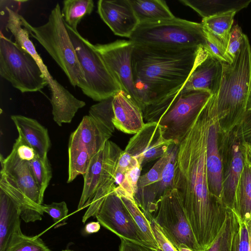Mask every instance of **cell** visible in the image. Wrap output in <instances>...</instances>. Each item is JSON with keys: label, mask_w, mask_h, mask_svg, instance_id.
I'll return each mask as SVG.
<instances>
[{"label": "cell", "mask_w": 251, "mask_h": 251, "mask_svg": "<svg viewBox=\"0 0 251 251\" xmlns=\"http://www.w3.org/2000/svg\"><path fill=\"white\" fill-rule=\"evenodd\" d=\"M178 250V251H194L184 244L180 245Z\"/></svg>", "instance_id": "53"}, {"label": "cell", "mask_w": 251, "mask_h": 251, "mask_svg": "<svg viewBox=\"0 0 251 251\" xmlns=\"http://www.w3.org/2000/svg\"><path fill=\"white\" fill-rule=\"evenodd\" d=\"M49 87L54 121L59 126L70 123L77 111L85 106L86 103L76 98L56 79Z\"/></svg>", "instance_id": "22"}, {"label": "cell", "mask_w": 251, "mask_h": 251, "mask_svg": "<svg viewBox=\"0 0 251 251\" xmlns=\"http://www.w3.org/2000/svg\"><path fill=\"white\" fill-rule=\"evenodd\" d=\"M62 251H73L65 250H62Z\"/></svg>", "instance_id": "54"}, {"label": "cell", "mask_w": 251, "mask_h": 251, "mask_svg": "<svg viewBox=\"0 0 251 251\" xmlns=\"http://www.w3.org/2000/svg\"><path fill=\"white\" fill-rule=\"evenodd\" d=\"M0 75L22 93L40 91L48 80L35 59L1 34Z\"/></svg>", "instance_id": "7"}, {"label": "cell", "mask_w": 251, "mask_h": 251, "mask_svg": "<svg viewBox=\"0 0 251 251\" xmlns=\"http://www.w3.org/2000/svg\"><path fill=\"white\" fill-rule=\"evenodd\" d=\"M209 111L205 104L178 142L174 188L179 192L185 212L201 251L214 240L228 208L209 191L206 143Z\"/></svg>", "instance_id": "1"}, {"label": "cell", "mask_w": 251, "mask_h": 251, "mask_svg": "<svg viewBox=\"0 0 251 251\" xmlns=\"http://www.w3.org/2000/svg\"><path fill=\"white\" fill-rule=\"evenodd\" d=\"M242 144L244 148L245 160L251 171V148L243 142Z\"/></svg>", "instance_id": "49"}, {"label": "cell", "mask_w": 251, "mask_h": 251, "mask_svg": "<svg viewBox=\"0 0 251 251\" xmlns=\"http://www.w3.org/2000/svg\"><path fill=\"white\" fill-rule=\"evenodd\" d=\"M246 224L249 235V241H250V246H249V251H251V219L249 220L246 222H244Z\"/></svg>", "instance_id": "52"}, {"label": "cell", "mask_w": 251, "mask_h": 251, "mask_svg": "<svg viewBox=\"0 0 251 251\" xmlns=\"http://www.w3.org/2000/svg\"><path fill=\"white\" fill-rule=\"evenodd\" d=\"M96 218L100 225L120 238L149 246L129 211L115 191L106 198Z\"/></svg>", "instance_id": "12"}, {"label": "cell", "mask_w": 251, "mask_h": 251, "mask_svg": "<svg viewBox=\"0 0 251 251\" xmlns=\"http://www.w3.org/2000/svg\"><path fill=\"white\" fill-rule=\"evenodd\" d=\"M239 224L237 228L233 241L232 251H239Z\"/></svg>", "instance_id": "50"}, {"label": "cell", "mask_w": 251, "mask_h": 251, "mask_svg": "<svg viewBox=\"0 0 251 251\" xmlns=\"http://www.w3.org/2000/svg\"><path fill=\"white\" fill-rule=\"evenodd\" d=\"M13 148L15 149L18 157L24 161L29 162L38 155L34 150L19 133Z\"/></svg>", "instance_id": "41"}, {"label": "cell", "mask_w": 251, "mask_h": 251, "mask_svg": "<svg viewBox=\"0 0 251 251\" xmlns=\"http://www.w3.org/2000/svg\"><path fill=\"white\" fill-rule=\"evenodd\" d=\"M129 40L134 44L171 49L204 47L206 39L203 25L176 18L139 24Z\"/></svg>", "instance_id": "5"}, {"label": "cell", "mask_w": 251, "mask_h": 251, "mask_svg": "<svg viewBox=\"0 0 251 251\" xmlns=\"http://www.w3.org/2000/svg\"><path fill=\"white\" fill-rule=\"evenodd\" d=\"M18 133L34 150L37 154L43 157L48 154L51 141L48 129L36 120L20 115L11 116Z\"/></svg>", "instance_id": "23"}, {"label": "cell", "mask_w": 251, "mask_h": 251, "mask_svg": "<svg viewBox=\"0 0 251 251\" xmlns=\"http://www.w3.org/2000/svg\"><path fill=\"white\" fill-rule=\"evenodd\" d=\"M220 149L222 166L221 201L233 210L237 185L245 164L244 148L236 127L229 132L221 131Z\"/></svg>", "instance_id": "10"}, {"label": "cell", "mask_w": 251, "mask_h": 251, "mask_svg": "<svg viewBox=\"0 0 251 251\" xmlns=\"http://www.w3.org/2000/svg\"><path fill=\"white\" fill-rule=\"evenodd\" d=\"M7 19L6 27L13 35L15 43L27 51L35 59L46 77L48 81L52 76L50 74L47 66L44 63L41 56L36 51L32 42L28 27V23L18 12L14 9L6 7Z\"/></svg>", "instance_id": "25"}, {"label": "cell", "mask_w": 251, "mask_h": 251, "mask_svg": "<svg viewBox=\"0 0 251 251\" xmlns=\"http://www.w3.org/2000/svg\"><path fill=\"white\" fill-rule=\"evenodd\" d=\"M0 189L3 191L18 206L21 218L25 222L42 219L41 206L33 202L3 173L0 172Z\"/></svg>", "instance_id": "26"}, {"label": "cell", "mask_w": 251, "mask_h": 251, "mask_svg": "<svg viewBox=\"0 0 251 251\" xmlns=\"http://www.w3.org/2000/svg\"><path fill=\"white\" fill-rule=\"evenodd\" d=\"M68 157L67 183H70L78 175L86 173L92 157L86 150L74 147H68Z\"/></svg>", "instance_id": "35"}, {"label": "cell", "mask_w": 251, "mask_h": 251, "mask_svg": "<svg viewBox=\"0 0 251 251\" xmlns=\"http://www.w3.org/2000/svg\"><path fill=\"white\" fill-rule=\"evenodd\" d=\"M211 96L202 90H181L158 122L164 138L178 142Z\"/></svg>", "instance_id": "9"}, {"label": "cell", "mask_w": 251, "mask_h": 251, "mask_svg": "<svg viewBox=\"0 0 251 251\" xmlns=\"http://www.w3.org/2000/svg\"><path fill=\"white\" fill-rule=\"evenodd\" d=\"M114 130L97 123L89 115H85L70 135L68 147L84 149L93 157L103 148Z\"/></svg>", "instance_id": "19"}, {"label": "cell", "mask_w": 251, "mask_h": 251, "mask_svg": "<svg viewBox=\"0 0 251 251\" xmlns=\"http://www.w3.org/2000/svg\"><path fill=\"white\" fill-rule=\"evenodd\" d=\"M209 122L206 143V167L210 192L221 200L222 193V160L220 149L221 129L216 114L207 101Z\"/></svg>", "instance_id": "18"}, {"label": "cell", "mask_w": 251, "mask_h": 251, "mask_svg": "<svg viewBox=\"0 0 251 251\" xmlns=\"http://www.w3.org/2000/svg\"><path fill=\"white\" fill-rule=\"evenodd\" d=\"M142 167L140 164L126 171L125 173L126 177L131 185L134 192V195L137 191V185L141 174Z\"/></svg>", "instance_id": "47"}, {"label": "cell", "mask_w": 251, "mask_h": 251, "mask_svg": "<svg viewBox=\"0 0 251 251\" xmlns=\"http://www.w3.org/2000/svg\"><path fill=\"white\" fill-rule=\"evenodd\" d=\"M237 12L230 11L202 19L203 29L214 37L226 49L234 17Z\"/></svg>", "instance_id": "30"}, {"label": "cell", "mask_w": 251, "mask_h": 251, "mask_svg": "<svg viewBox=\"0 0 251 251\" xmlns=\"http://www.w3.org/2000/svg\"><path fill=\"white\" fill-rule=\"evenodd\" d=\"M43 212L48 213L52 219L55 227L66 224L68 214V208L64 201L53 202L49 204H42Z\"/></svg>", "instance_id": "38"}, {"label": "cell", "mask_w": 251, "mask_h": 251, "mask_svg": "<svg viewBox=\"0 0 251 251\" xmlns=\"http://www.w3.org/2000/svg\"><path fill=\"white\" fill-rule=\"evenodd\" d=\"M123 151L116 144L108 140L103 148L92 157L83 176L84 185L78 210L90 205L101 177L110 168L117 165Z\"/></svg>", "instance_id": "15"}, {"label": "cell", "mask_w": 251, "mask_h": 251, "mask_svg": "<svg viewBox=\"0 0 251 251\" xmlns=\"http://www.w3.org/2000/svg\"><path fill=\"white\" fill-rule=\"evenodd\" d=\"M222 62L201 47L198 62L181 90H202L214 95L222 76Z\"/></svg>", "instance_id": "17"}, {"label": "cell", "mask_w": 251, "mask_h": 251, "mask_svg": "<svg viewBox=\"0 0 251 251\" xmlns=\"http://www.w3.org/2000/svg\"><path fill=\"white\" fill-rule=\"evenodd\" d=\"M169 150L147 173L140 176L138 182L134 200L149 221L153 217L152 214L156 212L159 201L165 192L173 188L172 180L162 175L168 161Z\"/></svg>", "instance_id": "13"}, {"label": "cell", "mask_w": 251, "mask_h": 251, "mask_svg": "<svg viewBox=\"0 0 251 251\" xmlns=\"http://www.w3.org/2000/svg\"><path fill=\"white\" fill-rule=\"evenodd\" d=\"M150 221L153 234L159 246V250L160 251H178L165 236L152 218Z\"/></svg>", "instance_id": "42"}, {"label": "cell", "mask_w": 251, "mask_h": 251, "mask_svg": "<svg viewBox=\"0 0 251 251\" xmlns=\"http://www.w3.org/2000/svg\"><path fill=\"white\" fill-rule=\"evenodd\" d=\"M206 44L203 47L208 52L222 63H231L232 61L226 55V49L211 34L204 29Z\"/></svg>", "instance_id": "39"}, {"label": "cell", "mask_w": 251, "mask_h": 251, "mask_svg": "<svg viewBox=\"0 0 251 251\" xmlns=\"http://www.w3.org/2000/svg\"><path fill=\"white\" fill-rule=\"evenodd\" d=\"M0 172L10 179L35 204L41 206L40 192L32 175L28 162L21 159L13 148L10 154L3 158L1 155Z\"/></svg>", "instance_id": "20"}, {"label": "cell", "mask_w": 251, "mask_h": 251, "mask_svg": "<svg viewBox=\"0 0 251 251\" xmlns=\"http://www.w3.org/2000/svg\"><path fill=\"white\" fill-rule=\"evenodd\" d=\"M94 46L120 85L121 90L141 108L132 68L134 44L129 40H117L105 44H97Z\"/></svg>", "instance_id": "11"}, {"label": "cell", "mask_w": 251, "mask_h": 251, "mask_svg": "<svg viewBox=\"0 0 251 251\" xmlns=\"http://www.w3.org/2000/svg\"><path fill=\"white\" fill-rule=\"evenodd\" d=\"M139 24L157 22L173 19L166 2L162 0H129Z\"/></svg>", "instance_id": "28"}, {"label": "cell", "mask_w": 251, "mask_h": 251, "mask_svg": "<svg viewBox=\"0 0 251 251\" xmlns=\"http://www.w3.org/2000/svg\"><path fill=\"white\" fill-rule=\"evenodd\" d=\"M239 251H249L250 246L249 235L246 224L245 223L240 221H239Z\"/></svg>", "instance_id": "46"}, {"label": "cell", "mask_w": 251, "mask_h": 251, "mask_svg": "<svg viewBox=\"0 0 251 251\" xmlns=\"http://www.w3.org/2000/svg\"><path fill=\"white\" fill-rule=\"evenodd\" d=\"M239 226L237 217L228 208L225 222L211 245L204 251H232L235 231Z\"/></svg>", "instance_id": "31"}, {"label": "cell", "mask_w": 251, "mask_h": 251, "mask_svg": "<svg viewBox=\"0 0 251 251\" xmlns=\"http://www.w3.org/2000/svg\"><path fill=\"white\" fill-rule=\"evenodd\" d=\"M200 48L134 44L132 68L142 111L162 103H173L198 62Z\"/></svg>", "instance_id": "2"}, {"label": "cell", "mask_w": 251, "mask_h": 251, "mask_svg": "<svg viewBox=\"0 0 251 251\" xmlns=\"http://www.w3.org/2000/svg\"><path fill=\"white\" fill-rule=\"evenodd\" d=\"M97 12L114 34L129 38L139 23L129 0H100Z\"/></svg>", "instance_id": "16"}, {"label": "cell", "mask_w": 251, "mask_h": 251, "mask_svg": "<svg viewBox=\"0 0 251 251\" xmlns=\"http://www.w3.org/2000/svg\"><path fill=\"white\" fill-rule=\"evenodd\" d=\"M119 251H160L149 246L121 238Z\"/></svg>", "instance_id": "45"}, {"label": "cell", "mask_w": 251, "mask_h": 251, "mask_svg": "<svg viewBox=\"0 0 251 251\" xmlns=\"http://www.w3.org/2000/svg\"><path fill=\"white\" fill-rule=\"evenodd\" d=\"M236 127L242 142L251 148V116L245 115L241 124Z\"/></svg>", "instance_id": "43"}, {"label": "cell", "mask_w": 251, "mask_h": 251, "mask_svg": "<svg viewBox=\"0 0 251 251\" xmlns=\"http://www.w3.org/2000/svg\"><path fill=\"white\" fill-rule=\"evenodd\" d=\"M138 164H140L136 158L123 151L119 158L116 169L126 173Z\"/></svg>", "instance_id": "44"}, {"label": "cell", "mask_w": 251, "mask_h": 251, "mask_svg": "<svg viewBox=\"0 0 251 251\" xmlns=\"http://www.w3.org/2000/svg\"><path fill=\"white\" fill-rule=\"evenodd\" d=\"M129 211L135 222L143 234L150 247L159 250V246L151 226L150 221L136 203L134 197L119 196Z\"/></svg>", "instance_id": "33"}, {"label": "cell", "mask_w": 251, "mask_h": 251, "mask_svg": "<svg viewBox=\"0 0 251 251\" xmlns=\"http://www.w3.org/2000/svg\"><path fill=\"white\" fill-rule=\"evenodd\" d=\"M31 37L46 50L64 72L70 83L83 89L85 79L71 40L60 5L57 3L44 25L33 26L28 25Z\"/></svg>", "instance_id": "4"}, {"label": "cell", "mask_w": 251, "mask_h": 251, "mask_svg": "<svg viewBox=\"0 0 251 251\" xmlns=\"http://www.w3.org/2000/svg\"><path fill=\"white\" fill-rule=\"evenodd\" d=\"M219 88L208 100L220 129L229 132L242 122L251 94V48L245 34L240 50L231 63H222Z\"/></svg>", "instance_id": "3"}, {"label": "cell", "mask_w": 251, "mask_h": 251, "mask_svg": "<svg viewBox=\"0 0 251 251\" xmlns=\"http://www.w3.org/2000/svg\"><path fill=\"white\" fill-rule=\"evenodd\" d=\"M18 206L0 189V251H6L14 237L22 231Z\"/></svg>", "instance_id": "24"}, {"label": "cell", "mask_w": 251, "mask_h": 251, "mask_svg": "<svg viewBox=\"0 0 251 251\" xmlns=\"http://www.w3.org/2000/svg\"><path fill=\"white\" fill-rule=\"evenodd\" d=\"M179 1L205 19L230 11L237 12L247 7L251 0H180Z\"/></svg>", "instance_id": "27"}, {"label": "cell", "mask_w": 251, "mask_h": 251, "mask_svg": "<svg viewBox=\"0 0 251 251\" xmlns=\"http://www.w3.org/2000/svg\"><path fill=\"white\" fill-rule=\"evenodd\" d=\"M232 211L241 222H246L251 219V171L245 160L237 185Z\"/></svg>", "instance_id": "29"}, {"label": "cell", "mask_w": 251, "mask_h": 251, "mask_svg": "<svg viewBox=\"0 0 251 251\" xmlns=\"http://www.w3.org/2000/svg\"><path fill=\"white\" fill-rule=\"evenodd\" d=\"M32 175L39 188L40 200L43 203L45 192L52 177V171L48 156L37 155L28 162Z\"/></svg>", "instance_id": "34"}, {"label": "cell", "mask_w": 251, "mask_h": 251, "mask_svg": "<svg viewBox=\"0 0 251 251\" xmlns=\"http://www.w3.org/2000/svg\"><path fill=\"white\" fill-rule=\"evenodd\" d=\"M6 251H51L39 236H28L21 231L14 237Z\"/></svg>", "instance_id": "36"}, {"label": "cell", "mask_w": 251, "mask_h": 251, "mask_svg": "<svg viewBox=\"0 0 251 251\" xmlns=\"http://www.w3.org/2000/svg\"><path fill=\"white\" fill-rule=\"evenodd\" d=\"M100 228V224L98 222H91L87 223L84 227V232L88 234L98 232Z\"/></svg>", "instance_id": "48"}, {"label": "cell", "mask_w": 251, "mask_h": 251, "mask_svg": "<svg viewBox=\"0 0 251 251\" xmlns=\"http://www.w3.org/2000/svg\"><path fill=\"white\" fill-rule=\"evenodd\" d=\"M63 3L61 13L64 20L74 30H77L81 20L90 15L94 7V2L92 0H65Z\"/></svg>", "instance_id": "32"}, {"label": "cell", "mask_w": 251, "mask_h": 251, "mask_svg": "<svg viewBox=\"0 0 251 251\" xmlns=\"http://www.w3.org/2000/svg\"><path fill=\"white\" fill-rule=\"evenodd\" d=\"M156 213L153 219L176 248L178 250L180 245L184 244L194 251H201L176 189L172 188L165 192Z\"/></svg>", "instance_id": "8"}, {"label": "cell", "mask_w": 251, "mask_h": 251, "mask_svg": "<svg viewBox=\"0 0 251 251\" xmlns=\"http://www.w3.org/2000/svg\"><path fill=\"white\" fill-rule=\"evenodd\" d=\"M245 115L251 116V94L248 100Z\"/></svg>", "instance_id": "51"}, {"label": "cell", "mask_w": 251, "mask_h": 251, "mask_svg": "<svg viewBox=\"0 0 251 251\" xmlns=\"http://www.w3.org/2000/svg\"><path fill=\"white\" fill-rule=\"evenodd\" d=\"M244 34L238 24L233 25L231 29L226 53L233 61L241 47Z\"/></svg>", "instance_id": "40"}, {"label": "cell", "mask_w": 251, "mask_h": 251, "mask_svg": "<svg viewBox=\"0 0 251 251\" xmlns=\"http://www.w3.org/2000/svg\"><path fill=\"white\" fill-rule=\"evenodd\" d=\"M175 143L178 142L164 138L162 126L158 122H149L130 139L124 151L136 158L143 167L163 156Z\"/></svg>", "instance_id": "14"}, {"label": "cell", "mask_w": 251, "mask_h": 251, "mask_svg": "<svg viewBox=\"0 0 251 251\" xmlns=\"http://www.w3.org/2000/svg\"><path fill=\"white\" fill-rule=\"evenodd\" d=\"M113 118L112 122L118 130L135 134L144 127L143 114L140 107L123 91L112 97Z\"/></svg>", "instance_id": "21"}, {"label": "cell", "mask_w": 251, "mask_h": 251, "mask_svg": "<svg viewBox=\"0 0 251 251\" xmlns=\"http://www.w3.org/2000/svg\"><path fill=\"white\" fill-rule=\"evenodd\" d=\"M112 97L92 105L90 107L88 115L97 123L115 129V127L112 122L114 116L112 104Z\"/></svg>", "instance_id": "37"}, {"label": "cell", "mask_w": 251, "mask_h": 251, "mask_svg": "<svg viewBox=\"0 0 251 251\" xmlns=\"http://www.w3.org/2000/svg\"><path fill=\"white\" fill-rule=\"evenodd\" d=\"M65 25L84 74L85 83L81 89L84 94L99 102L122 91L94 45L81 35L77 30Z\"/></svg>", "instance_id": "6"}]
</instances>
